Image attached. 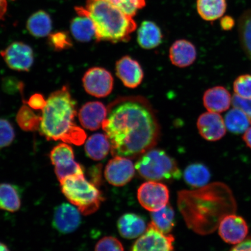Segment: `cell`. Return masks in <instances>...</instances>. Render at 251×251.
<instances>
[{
    "label": "cell",
    "mask_w": 251,
    "mask_h": 251,
    "mask_svg": "<svg viewBox=\"0 0 251 251\" xmlns=\"http://www.w3.org/2000/svg\"><path fill=\"white\" fill-rule=\"evenodd\" d=\"M116 74L124 85L135 89L142 82L144 72L139 62L129 56H124L116 63Z\"/></svg>",
    "instance_id": "cell-15"
},
{
    "label": "cell",
    "mask_w": 251,
    "mask_h": 251,
    "mask_svg": "<svg viewBox=\"0 0 251 251\" xmlns=\"http://www.w3.org/2000/svg\"><path fill=\"white\" fill-rule=\"evenodd\" d=\"M243 139L247 146L251 149V127L244 133Z\"/></svg>",
    "instance_id": "cell-42"
},
{
    "label": "cell",
    "mask_w": 251,
    "mask_h": 251,
    "mask_svg": "<svg viewBox=\"0 0 251 251\" xmlns=\"http://www.w3.org/2000/svg\"><path fill=\"white\" fill-rule=\"evenodd\" d=\"M102 127L114 157L140 156L152 149L159 135L158 121L151 108L135 99L113 103Z\"/></svg>",
    "instance_id": "cell-1"
},
{
    "label": "cell",
    "mask_w": 251,
    "mask_h": 251,
    "mask_svg": "<svg viewBox=\"0 0 251 251\" xmlns=\"http://www.w3.org/2000/svg\"><path fill=\"white\" fill-rule=\"evenodd\" d=\"M50 158L55 166V173L59 181L83 172V167L75 159L72 147L67 143L58 144L51 150Z\"/></svg>",
    "instance_id": "cell-7"
},
{
    "label": "cell",
    "mask_w": 251,
    "mask_h": 251,
    "mask_svg": "<svg viewBox=\"0 0 251 251\" xmlns=\"http://www.w3.org/2000/svg\"><path fill=\"white\" fill-rule=\"evenodd\" d=\"M184 178L186 183L193 187L206 186L211 178V173L206 166L196 163L188 166L184 172Z\"/></svg>",
    "instance_id": "cell-27"
},
{
    "label": "cell",
    "mask_w": 251,
    "mask_h": 251,
    "mask_svg": "<svg viewBox=\"0 0 251 251\" xmlns=\"http://www.w3.org/2000/svg\"><path fill=\"white\" fill-rule=\"evenodd\" d=\"M174 241L172 235L163 234L151 222L131 251H175Z\"/></svg>",
    "instance_id": "cell-10"
},
{
    "label": "cell",
    "mask_w": 251,
    "mask_h": 251,
    "mask_svg": "<svg viewBox=\"0 0 251 251\" xmlns=\"http://www.w3.org/2000/svg\"><path fill=\"white\" fill-rule=\"evenodd\" d=\"M24 104L19 110L16 120L22 130L35 131L40 128L42 117L37 115L29 106Z\"/></svg>",
    "instance_id": "cell-30"
},
{
    "label": "cell",
    "mask_w": 251,
    "mask_h": 251,
    "mask_svg": "<svg viewBox=\"0 0 251 251\" xmlns=\"http://www.w3.org/2000/svg\"><path fill=\"white\" fill-rule=\"evenodd\" d=\"M15 137V131L10 122L0 118V149L11 145Z\"/></svg>",
    "instance_id": "cell-35"
},
{
    "label": "cell",
    "mask_w": 251,
    "mask_h": 251,
    "mask_svg": "<svg viewBox=\"0 0 251 251\" xmlns=\"http://www.w3.org/2000/svg\"><path fill=\"white\" fill-rule=\"evenodd\" d=\"M135 168L141 177L150 181H172L181 176L176 161L160 149H152L143 153Z\"/></svg>",
    "instance_id": "cell-6"
},
{
    "label": "cell",
    "mask_w": 251,
    "mask_h": 251,
    "mask_svg": "<svg viewBox=\"0 0 251 251\" xmlns=\"http://www.w3.org/2000/svg\"><path fill=\"white\" fill-rule=\"evenodd\" d=\"M117 225L119 233L126 239L139 237L146 230L144 220L134 213H126L122 215L119 219Z\"/></svg>",
    "instance_id": "cell-20"
},
{
    "label": "cell",
    "mask_w": 251,
    "mask_h": 251,
    "mask_svg": "<svg viewBox=\"0 0 251 251\" xmlns=\"http://www.w3.org/2000/svg\"><path fill=\"white\" fill-rule=\"evenodd\" d=\"M137 197L143 208L151 212H156L168 205L169 191L165 184L150 181L141 185Z\"/></svg>",
    "instance_id": "cell-8"
},
{
    "label": "cell",
    "mask_w": 251,
    "mask_h": 251,
    "mask_svg": "<svg viewBox=\"0 0 251 251\" xmlns=\"http://www.w3.org/2000/svg\"><path fill=\"white\" fill-rule=\"evenodd\" d=\"M108 116V109L101 102H88L78 112L80 123L86 129L94 131L102 126Z\"/></svg>",
    "instance_id": "cell-17"
},
{
    "label": "cell",
    "mask_w": 251,
    "mask_h": 251,
    "mask_svg": "<svg viewBox=\"0 0 251 251\" xmlns=\"http://www.w3.org/2000/svg\"><path fill=\"white\" fill-rule=\"evenodd\" d=\"M80 212L69 203H62L55 209L53 216V225L59 233H73L79 227Z\"/></svg>",
    "instance_id": "cell-16"
},
{
    "label": "cell",
    "mask_w": 251,
    "mask_h": 251,
    "mask_svg": "<svg viewBox=\"0 0 251 251\" xmlns=\"http://www.w3.org/2000/svg\"><path fill=\"white\" fill-rule=\"evenodd\" d=\"M177 203L187 226L202 235L212 233L225 216L235 211L231 190L220 183L197 190L180 191Z\"/></svg>",
    "instance_id": "cell-2"
},
{
    "label": "cell",
    "mask_w": 251,
    "mask_h": 251,
    "mask_svg": "<svg viewBox=\"0 0 251 251\" xmlns=\"http://www.w3.org/2000/svg\"><path fill=\"white\" fill-rule=\"evenodd\" d=\"M51 17L45 11L39 10L28 19L26 28L31 35L37 38L49 36L52 30Z\"/></svg>",
    "instance_id": "cell-24"
},
{
    "label": "cell",
    "mask_w": 251,
    "mask_h": 251,
    "mask_svg": "<svg viewBox=\"0 0 251 251\" xmlns=\"http://www.w3.org/2000/svg\"><path fill=\"white\" fill-rule=\"evenodd\" d=\"M85 152L90 158L101 161L108 155L111 149V143L106 134H93L85 141Z\"/></svg>",
    "instance_id": "cell-23"
},
{
    "label": "cell",
    "mask_w": 251,
    "mask_h": 251,
    "mask_svg": "<svg viewBox=\"0 0 251 251\" xmlns=\"http://www.w3.org/2000/svg\"><path fill=\"white\" fill-rule=\"evenodd\" d=\"M21 206V201L17 188L11 184L0 183V209L15 212Z\"/></svg>",
    "instance_id": "cell-28"
},
{
    "label": "cell",
    "mask_w": 251,
    "mask_h": 251,
    "mask_svg": "<svg viewBox=\"0 0 251 251\" xmlns=\"http://www.w3.org/2000/svg\"><path fill=\"white\" fill-rule=\"evenodd\" d=\"M0 251H10L5 244L0 242Z\"/></svg>",
    "instance_id": "cell-43"
},
{
    "label": "cell",
    "mask_w": 251,
    "mask_h": 251,
    "mask_svg": "<svg viewBox=\"0 0 251 251\" xmlns=\"http://www.w3.org/2000/svg\"><path fill=\"white\" fill-rule=\"evenodd\" d=\"M50 46L56 51H62L72 47V42L70 35L65 31L50 33L49 36Z\"/></svg>",
    "instance_id": "cell-33"
},
{
    "label": "cell",
    "mask_w": 251,
    "mask_h": 251,
    "mask_svg": "<svg viewBox=\"0 0 251 251\" xmlns=\"http://www.w3.org/2000/svg\"><path fill=\"white\" fill-rule=\"evenodd\" d=\"M249 231L245 219L234 213L225 216L219 225L220 237L229 244L236 245L246 240Z\"/></svg>",
    "instance_id": "cell-12"
},
{
    "label": "cell",
    "mask_w": 251,
    "mask_h": 251,
    "mask_svg": "<svg viewBox=\"0 0 251 251\" xmlns=\"http://www.w3.org/2000/svg\"><path fill=\"white\" fill-rule=\"evenodd\" d=\"M95 251H124L120 241L114 237H105L96 244Z\"/></svg>",
    "instance_id": "cell-36"
},
{
    "label": "cell",
    "mask_w": 251,
    "mask_h": 251,
    "mask_svg": "<svg viewBox=\"0 0 251 251\" xmlns=\"http://www.w3.org/2000/svg\"><path fill=\"white\" fill-rule=\"evenodd\" d=\"M78 16L71 22L72 35L78 42H89L95 37L96 30L91 18L84 14L77 13Z\"/></svg>",
    "instance_id": "cell-22"
},
{
    "label": "cell",
    "mask_w": 251,
    "mask_h": 251,
    "mask_svg": "<svg viewBox=\"0 0 251 251\" xmlns=\"http://www.w3.org/2000/svg\"><path fill=\"white\" fill-rule=\"evenodd\" d=\"M59 182L62 193L81 214H93L99 209L103 200L101 193L84 174L71 176Z\"/></svg>",
    "instance_id": "cell-5"
},
{
    "label": "cell",
    "mask_w": 251,
    "mask_h": 251,
    "mask_svg": "<svg viewBox=\"0 0 251 251\" xmlns=\"http://www.w3.org/2000/svg\"><path fill=\"white\" fill-rule=\"evenodd\" d=\"M169 58L172 64L177 67H189L197 58L196 47L187 40L176 41L169 50Z\"/></svg>",
    "instance_id": "cell-18"
},
{
    "label": "cell",
    "mask_w": 251,
    "mask_h": 251,
    "mask_svg": "<svg viewBox=\"0 0 251 251\" xmlns=\"http://www.w3.org/2000/svg\"><path fill=\"white\" fill-rule=\"evenodd\" d=\"M124 13L134 17L146 5V0H106Z\"/></svg>",
    "instance_id": "cell-32"
},
{
    "label": "cell",
    "mask_w": 251,
    "mask_h": 251,
    "mask_svg": "<svg viewBox=\"0 0 251 251\" xmlns=\"http://www.w3.org/2000/svg\"><path fill=\"white\" fill-rule=\"evenodd\" d=\"M231 102L230 93L224 87L216 86L207 90L203 96V105L209 112L227 111Z\"/></svg>",
    "instance_id": "cell-19"
},
{
    "label": "cell",
    "mask_w": 251,
    "mask_h": 251,
    "mask_svg": "<svg viewBox=\"0 0 251 251\" xmlns=\"http://www.w3.org/2000/svg\"><path fill=\"white\" fill-rule=\"evenodd\" d=\"M82 81L86 92L97 98L107 97L114 88L112 75L108 71L101 67L89 69L84 74Z\"/></svg>",
    "instance_id": "cell-9"
},
{
    "label": "cell",
    "mask_w": 251,
    "mask_h": 251,
    "mask_svg": "<svg viewBox=\"0 0 251 251\" xmlns=\"http://www.w3.org/2000/svg\"><path fill=\"white\" fill-rule=\"evenodd\" d=\"M226 0H197L198 13L203 20L214 21L221 18L226 11Z\"/></svg>",
    "instance_id": "cell-25"
},
{
    "label": "cell",
    "mask_w": 251,
    "mask_h": 251,
    "mask_svg": "<svg viewBox=\"0 0 251 251\" xmlns=\"http://www.w3.org/2000/svg\"><path fill=\"white\" fill-rule=\"evenodd\" d=\"M6 64L11 70L27 72L33 64L34 54L32 49L26 44L16 42L0 52Z\"/></svg>",
    "instance_id": "cell-11"
},
{
    "label": "cell",
    "mask_w": 251,
    "mask_h": 251,
    "mask_svg": "<svg viewBox=\"0 0 251 251\" xmlns=\"http://www.w3.org/2000/svg\"><path fill=\"white\" fill-rule=\"evenodd\" d=\"M238 31L244 51L251 59V9L241 15L238 23Z\"/></svg>",
    "instance_id": "cell-31"
},
{
    "label": "cell",
    "mask_w": 251,
    "mask_h": 251,
    "mask_svg": "<svg viewBox=\"0 0 251 251\" xmlns=\"http://www.w3.org/2000/svg\"><path fill=\"white\" fill-rule=\"evenodd\" d=\"M197 125L201 136L209 141L221 140L226 132L225 121L218 113H203L198 119Z\"/></svg>",
    "instance_id": "cell-14"
},
{
    "label": "cell",
    "mask_w": 251,
    "mask_h": 251,
    "mask_svg": "<svg viewBox=\"0 0 251 251\" xmlns=\"http://www.w3.org/2000/svg\"><path fill=\"white\" fill-rule=\"evenodd\" d=\"M152 223L158 230L164 234L171 233L175 226V212L168 204L158 211L151 213Z\"/></svg>",
    "instance_id": "cell-29"
},
{
    "label": "cell",
    "mask_w": 251,
    "mask_h": 251,
    "mask_svg": "<svg viewBox=\"0 0 251 251\" xmlns=\"http://www.w3.org/2000/svg\"><path fill=\"white\" fill-rule=\"evenodd\" d=\"M76 102L67 86L51 94L43 109L40 133L47 140L62 141L76 146L85 143L87 135L75 122Z\"/></svg>",
    "instance_id": "cell-3"
},
{
    "label": "cell",
    "mask_w": 251,
    "mask_h": 251,
    "mask_svg": "<svg viewBox=\"0 0 251 251\" xmlns=\"http://www.w3.org/2000/svg\"><path fill=\"white\" fill-rule=\"evenodd\" d=\"M163 37L161 29L152 21L143 22L137 30V42L144 49L151 50L158 47L162 42Z\"/></svg>",
    "instance_id": "cell-21"
},
{
    "label": "cell",
    "mask_w": 251,
    "mask_h": 251,
    "mask_svg": "<svg viewBox=\"0 0 251 251\" xmlns=\"http://www.w3.org/2000/svg\"><path fill=\"white\" fill-rule=\"evenodd\" d=\"M226 127L231 133H244L251 125V118L240 108H234L225 116Z\"/></svg>",
    "instance_id": "cell-26"
},
{
    "label": "cell",
    "mask_w": 251,
    "mask_h": 251,
    "mask_svg": "<svg viewBox=\"0 0 251 251\" xmlns=\"http://www.w3.org/2000/svg\"><path fill=\"white\" fill-rule=\"evenodd\" d=\"M75 9L77 13L89 16L92 20L97 42H127L137 27L133 17L106 0H87L85 7Z\"/></svg>",
    "instance_id": "cell-4"
},
{
    "label": "cell",
    "mask_w": 251,
    "mask_h": 251,
    "mask_svg": "<svg viewBox=\"0 0 251 251\" xmlns=\"http://www.w3.org/2000/svg\"><path fill=\"white\" fill-rule=\"evenodd\" d=\"M27 104L31 109L43 110L47 104V100H45L42 94L36 93L30 97L27 102Z\"/></svg>",
    "instance_id": "cell-38"
},
{
    "label": "cell",
    "mask_w": 251,
    "mask_h": 251,
    "mask_svg": "<svg viewBox=\"0 0 251 251\" xmlns=\"http://www.w3.org/2000/svg\"><path fill=\"white\" fill-rule=\"evenodd\" d=\"M235 25L234 19L229 16H226L221 21V26L224 30H230Z\"/></svg>",
    "instance_id": "cell-40"
},
{
    "label": "cell",
    "mask_w": 251,
    "mask_h": 251,
    "mask_svg": "<svg viewBox=\"0 0 251 251\" xmlns=\"http://www.w3.org/2000/svg\"><path fill=\"white\" fill-rule=\"evenodd\" d=\"M229 251H251V239L244 240Z\"/></svg>",
    "instance_id": "cell-39"
},
{
    "label": "cell",
    "mask_w": 251,
    "mask_h": 251,
    "mask_svg": "<svg viewBox=\"0 0 251 251\" xmlns=\"http://www.w3.org/2000/svg\"><path fill=\"white\" fill-rule=\"evenodd\" d=\"M134 166L129 158L115 156L106 165L104 175L106 180L112 186H124L134 177Z\"/></svg>",
    "instance_id": "cell-13"
},
{
    "label": "cell",
    "mask_w": 251,
    "mask_h": 251,
    "mask_svg": "<svg viewBox=\"0 0 251 251\" xmlns=\"http://www.w3.org/2000/svg\"><path fill=\"white\" fill-rule=\"evenodd\" d=\"M236 95L244 99H251V76L243 75L238 76L233 84Z\"/></svg>",
    "instance_id": "cell-34"
},
{
    "label": "cell",
    "mask_w": 251,
    "mask_h": 251,
    "mask_svg": "<svg viewBox=\"0 0 251 251\" xmlns=\"http://www.w3.org/2000/svg\"><path fill=\"white\" fill-rule=\"evenodd\" d=\"M8 4L7 0H0V20L4 18L7 11Z\"/></svg>",
    "instance_id": "cell-41"
},
{
    "label": "cell",
    "mask_w": 251,
    "mask_h": 251,
    "mask_svg": "<svg viewBox=\"0 0 251 251\" xmlns=\"http://www.w3.org/2000/svg\"><path fill=\"white\" fill-rule=\"evenodd\" d=\"M235 108H240L251 118V99H244L235 94L232 99Z\"/></svg>",
    "instance_id": "cell-37"
}]
</instances>
